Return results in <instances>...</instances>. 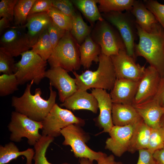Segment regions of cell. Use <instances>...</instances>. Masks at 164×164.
I'll return each mask as SVG.
<instances>
[{"instance_id":"d6986e66","label":"cell","mask_w":164,"mask_h":164,"mask_svg":"<svg viewBox=\"0 0 164 164\" xmlns=\"http://www.w3.org/2000/svg\"><path fill=\"white\" fill-rule=\"evenodd\" d=\"M60 106L69 110H87L94 113H97L98 109L97 101L91 93L79 90L67 98Z\"/></svg>"},{"instance_id":"ac0fdd59","label":"cell","mask_w":164,"mask_h":164,"mask_svg":"<svg viewBox=\"0 0 164 164\" xmlns=\"http://www.w3.org/2000/svg\"><path fill=\"white\" fill-rule=\"evenodd\" d=\"M130 12L134 17L136 24L148 33L154 32L162 26L152 13L145 7L143 1L134 0Z\"/></svg>"},{"instance_id":"d6a6232c","label":"cell","mask_w":164,"mask_h":164,"mask_svg":"<svg viewBox=\"0 0 164 164\" xmlns=\"http://www.w3.org/2000/svg\"><path fill=\"white\" fill-rule=\"evenodd\" d=\"M47 12L56 25L66 31H70L72 26V18L66 15L53 7Z\"/></svg>"},{"instance_id":"5b68a950","label":"cell","mask_w":164,"mask_h":164,"mask_svg":"<svg viewBox=\"0 0 164 164\" xmlns=\"http://www.w3.org/2000/svg\"><path fill=\"white\" fill-rule=\"evenodd\" d=\"M103 18L118 30L124 43L127 54L135 60V41L137 36V24L130 11L101 13Z\"/></svg>"},{"instance_id":"e0dca14e","label":"cell","mask_w":164,"mask_h":164,"mask_svg":"<svg viewBox=\"0 0 164 164\" xmlns=\"http://www.w3.org/2000/svg\"><path fill=\"white\" fill-rule=\"evenodd\" d=\"M139 81L116 79L110 94L113 103L133 105Z\"/></svg>"},{"instance_id":"2e32d148","label":"cell","mask_w":164,"mask_h":164,"mask_svg":"<svg viewBox=\"0 0 164 164\" xmlns=\"http://www.w3.org/2000/svg\"><path fill=\"white\" fill-rule=\"evenodd\" d=\"M91 91L97 101L100 111L97 122L103 128L102 132L108 133L114 126L112 116L113 103L110 94L101 89H93Z\"/></svg>"},{"instance_id":"3957f363","label":"cell","mask_w":164,"mask_h":164,"mask_svg":"<svg viewBox=\"0 0 164 164\" xmlns=\"http://www.w3.org/2000/svg\"><path fill=\"white\" fill-rule=\"evenodd\" d=\"M78 90L87 91L91 88L111 90L116 77L110 56L101 53L99 65L94 71L87 70L80 74L73 71Z\"/></svg>"},{"instance_id":"f546056e","label":"cell","mask_w":164,"mask_h":164,"mask_svg":"<svg viewBox=\"0 0 164 164\" xmlns=\"http://www.w3.org/2000/svg\"><path fill=\"white\" fill-rule=\"evenodd\" d=\"M32 50L47 61L51 55L53 48L47 29L39 38L36 42L31 47Z\"/></svg>"},{"instance_id":"ffe728a7","label":"cell","mask_w":164,"mask_h":164,"mask_svg":"<svg viewBox=\"0 0 164 164\" xmlns=\"http://www.w3.org/2000/svg\"><path fill=\"white\" fill-rule=\"evenodd\" d=\"M145 122L152 128L159 127L164 107L153 98L141 104L133 105Z\"/></svg>"},{"instance_id":"8fae6325","label":"cell","mask_w":164,"mask_h":164,"mask_svg":"<svg viewBox=\"0 0 164 164\" xmlns=\"http://www.w3.org/2000/svg\"><path fill=\"white\" fill-rule=\"evenodd\" d=\"M26 28L12 25L2 34L0 39V51L12 57L18 56L31 48Z\"/></svg>"},{"instance_id":"1f68e13d","label":"cell","mask_w":164,"mask_h":164,"mask_svg":"<svg viewBox=\"0 0 164 164\" xmlns=\"http://www.w3.org/2000/svg\"><path fill=\"white\" fill-rule=\"evenodd\" d=\"M19 84L15 73L3 74L0 76V96L4 97L18 90Z\"/></svg>"},{"instance_id":"4dcf8cb0","label":"cell","mask_w":164,"mask_h":164,"mask_svg":"<svg viewBox=\"0 0 164 164\" xmlns=\"http://www.w3.org/2000/svg\"><path fill=\"white\" fill-rule=\"evenodd\" d=\"M54 138L51 137L42 135L40 139L34 145L35 154L33 158L34 164H52L47 160L46 154L50 144L54 140ZM62 164H70L63 163Z\"/></svg>"},{"instance_id":"c3c4849f","label":"cell","mask_w":164,"mask_h":164,"mask_svg":"<svg viewBox=\"0 0 164 164\" xmlns=\"http://www.w3.org/2000/svg\"><path fill=\"white\" fill-rule=\"evenodd\" d=\"M115 164H124L121 162H116Z\"/></svg>"},{"instance_id":"4316f807","label":"cell","mask_w":164,"mask_h":164,"mask_svg":"<svg viewBox=\"0 0 164 164\" xmlns=\"http://www.w3.org/2000/svg\"><path fill=\"white\" fill-rule=\"evenodd\" d=\"M72 24L70 32L78 44L80 45L91 32V27L84 21L81 14L76 12L72 17Z\"/></svg>"},{"instance_id":"e575fe53","label":"cell","mask_w":164,"mask_h":164,"mask_svg":"<svg viewBox=\"0 0 164 164\" xmlns=\"http://www.w3.org/2000/svg\"><path fill=\"white\" fill-rule=\"evenodd\" d=\"M143 2L146 8L152 13L164 29V5L154 0H144Z\"/></svg>"},{"instance_id":"ba28073f","label":"cell","mask_w":164,"mask_h":164,"mask_svg":"<svg viewBox=\"0 0 164 164\" xmlns=\"http://www.w3.org/2000/svg\"><path fill=\"white\" fill-rule=\"evenodd\" d=\"M7 127L10 132L9 139L12 142H19L25 137L29 145L34 146L42 136L39 132L42 128V121L33 120L15 111L11 113Z\"/></svg>"},{"instance_id":"cb8c5ba5","label":"cell","mask_w":164,"mask_h":164,"mask_svg":"<svg viewBox=\"0 0 164 164\" xmlns=\"http://www.w3.org/2000/svg\"><path fill=\"white\" fill-rule=\"evenodd\" d=\"M35 154L34 149L29 148L23 151H20L12 142L0 145V164H6L20 156L26 158V164H32V160Z\"/></svg>"},{"instance_id":"83f0119b","label":"cell","mask_w":164,"mask_h":164,"mask_svg":"<svg viewBox=\"0 0 164 164\" xmlns=\"http://www.w3.org/2000/svg\"><path fill=\"white\" fill-rule=\"evenodd\" d=\"M134 0H98L100 13L130 11Z\"/></svg>"},{"instance_id":"7bdbcfd3","label":"cell","mask_w":164,"mask_h":164,"mask_svg":"<svg viewBox=\"0 0 164 164\" xmlns=\"http://www.w3.org/2000/svg\"><path fill=\"white\" fill-rule=\"evenodd\" d=\"M153 155L157 164H164V147L155 151Z\"/></svg>"},{"instance_id":"277c9868","label":"cell","mask_w":164,"mask_h":164,"mask_svg":"<svg viewBox=\"0 0 164 164\" xmlns=\"http://www.w3.org/2000/svg\"><path fill=\"white\" fill-rule=\"evenodd\" d=\"M80 46L70 32L67 31L47 60L50 68L60 67L68 72L79 70Z\"/></svg>"},{"instance_id":"7dc6e473","label":"cell","mask_w":164,"mask_h":164,"mask_svg":"<svg viewBox=\"0 0 164 164\" xmlns=\"http://www.w3.org/2000/svg\"><path fill=\"white\" fill-rule=\"evenodd\" d=\"M159 126L164 129V113L162 115L160 121Z\"/></svg>"},{"instance_id":"b9f144b4","label":"cell","mask_w":164,"mask_h":164,"mask_svg":"<svg viewBox=\"0 0 164 164\" xmlns=\"http://www.w3.org/2000/svg\"><path fill=\"white\" fill-rule=\"evenodd\" d=\"M153 98L161 106L164 105V77L161 78L157 92Z\"/></svg>"},{"instance_id":"9a60e30c","label":"cell","mask_w":164,"mask_h":164,"mask_svg":"<svg viewBox=\"0 0 164 164\" xmlns=\"http://www.w3.org/2000/svg\"><path fill=\"white\" fill-rule=\"evenodd\" d=\"M161 78L159 72L154 67L149 66L145 68L139 80L133 105L153 98L157 92Z\"/></svg>"},{"instance_id":"ab89813d","label":"cell","mask_w":164,"mask_h":164,"mask_svg":"<svg viewBox=\"0 0 164 164\" xmlns=\"http://www.w3.org/2000/svg\"><path fill=\"white\" fill-rule=\"evenodd\" d=\"M52 7V0H36L28 16L34 14L47 12Z\"/></svg>"},{"instance_id":"bcb514c9","label":"cell","mask_w":164,"mask_h":164,"mask_svg":"<svg viewBox=\"0 0 164 164\" xmlns=\"http://www.w3.org/2000/svg\"><path fill=\"white\" fill-rule=\"evenodd\" d=\"M80 164H94L93 161L85 158H80L79 160Z\"/></svg>"},{"instance_id":"d590c367","label":"cell","mask_w":164,"mask_h":164,"mask_svg":"<svg viewBox=\"0 0 164 164\" xmlns=\"http://www.w3.org/2000/svg\"><path fill=\"white\" fill-rule=\"evenodd\" d=\"M13 57L0 51V73L11 74L14 73L15 70Z\"/></svg>"},{"instance_id":"44dd1931","label":"cell","mask_w":164,"mask_h":164,"mask_svg":"<svg viewBox=\"0 0 164 164\" xmlns=\"http://www.w3.org/2000/svg\"><path fill=\"white\" fill-rule=\"evenodd\" d=\"M52 20L47 12L34 14L28 16L25 25L31 47L37 41Z\"/></svg>"},{"instance_id":"f1b7e54d","label":"cell","mask_w":164,"mask_h":164,"mask_svg":"<svg viewBox=\"0 0 164 164\" xmlns=\"http://www.w3.org/2000/svg\"><path fill=\"white\" fill-rule=\"evenodd\" d=\"M36 0H18L14 12L13 25H25L29 11Z\"/></svg>"},{"instance_id":"836d02e7","label":"cell","mask_w":164,"mask_h":164,"mask_svg":"<svg viewBox=\"0 0 164 164\" xmlns=\"http://www.w3.org/2000/svg\"><path fill=\"white\" fill-rule=\"evenodd\" d=\"M164 147V129L160 126L152 128L147 149L152 154Z\"/></svg>"},{"instance_id":"681fc988","label":"cell","mask_w":164,"mask_h":164,"mask_svg":"<svg viewBox=\"0 0 164 164\" xmlns=\"http://www.w3.org/2000/svg\"><path fill=\"white\" fill-rule=\"evenodd\" d=\"M163 107H164V105L163 106Z\"/></svg>"},{"instance_id":"30bf717a","label":"cell","mask_w":164,"mask_h":164,"mask_svg":"<svg viewBox=\"0 0 164 164\" xmlns=\"http://www.w3.org/2000/svg\"><path fill=\"white\" fill-rule=\"evenodd\" d=\"M61 134L64 138L62 144L70 146L76 158L97 161L105 154L95 152L87 145L86 143L89 139V136L79 125L71 124L63 129Z\"/></svg>"},{"instance_id":"7402d4cb","label":"cell","mask_w":164,"mask_h":164,"mask_svg":"<svg viewBox=\"0 0 164 164\" xmlns=\"http://www.w3.org/2000/svg\"><path fill=\"white\" fill-rule=\"evenodd\" d=\"M114 125L124 126L137 122L142 118L133 105L113 103L112 111Z\"/></svg>"},{"instance_id":"ee69618b","label":"cell","mask_w":164,"mask_h":164,"mask_svg":"<svg viewBox=\"0 0 164 164\" xmlns=\"http://www.w3.org/2000/svg\"><path fill=\"white\" fill-rule=\"evenodd\" d=\"M97 162V164H115L116 162L114 155H108L105 153Z\"/></svg>"},{"instance_id":"603a6c76","label":"cell","mask_w":164,"mask_h":164,"mask_svg":"<svg viewBox=\"0 0 164 164\" xmlns=\"http://www.w3.org/2000/svg\"><path fill=\"white\" fill-rule=\"evenodd\" d=\"M80 61L81 65L85 69H88L93 62H99V56L101 53L100 46L94 42L91 36H87L80 46Z\"/></svg>"},{"instance_id":"52a82bcc","label":"cell","mask_w":164,"mask_h":164,"mask_svg":"<svg viewBox=\"0 0 164 164\" xmlns=\"http://www.w3.org/2000/svg\"><path fill=\"white\" fill-rule=\"evenodd\" d=\"M91 37L99 45L101 53L109 56L117 55L126 50L124 41L117 29L104 19L97 21Z\"/></svg>"},{"instance_id":"7c38bea8","label":"cell","mask_w":164,"mask_h":164,"mask_svg":"<svg viewBox=\"0 0 164 164\" xmlns=\"http://www.w3.org/2000/svg\"><path fill=\"white\" fill-rule=\"evenodd\" d=\"M139 121L124 126L114 125L108 133L110 137L106 141L105 149L119 157L128 151L135 129Z\"/></svg>"},{"instance_id":"60d3db41","label":"cell","mask_w":164,"mask_h":164,"mask_svg":"<svg viewBox=\"0 0 164 164\" xmlns=\"http://www.w3.org/2000/svg\"><path fill=\"white\" fill-rule=\"evenodd\" d=\"M139 157L136 164H157L153 154L147 149L139 150Z\"/></svg>"},{"instance_id":"6da1fadb","label":"cell","mask_w":164,"mask_h":164,"mask_svg":"<svg viewBox=\"0 0 164 164\" xmlns=\"http://www.w3.org/2000/svg\"><path fill=\"white\" fill-rule=\"evenodd\" d=\"M34 83V81L32 80L27 84L23 94L20 97H12V106L15 111L34 121H42L56 104V92L50 84V96L45 100L41 97L40 88L36 89L34 94H31V88Z\"/></svg>"},{"instance_id":"5bb4252c","label":"cell","mask_w":164,"mask_h":164,"mask_svg":"<svg viewBox=\"0 0 164 164\" xmlns=\"http://www.w3.org/2000/svg\"><path fill=\"white\" fill-rule=\"evenodd\" d=\"M45 77L49 79L50 84L58 90L59 99L62 103L77 91L75 78L62 68H50L46 71Z\"/></svg>"},{"instance_id":"9c48e42d","label":"cell","mask_w":164,"mask_h":164,"mask_svg":"<svg viewBox=\"0 0 164 164\" xmlns=\"http://www.w3.org/2000/svg\"><path fill=\"white\" fill-rule=\"evenodd\" d=\"M42 122V135L54 138L60 135L61 131L71 124L80 126L85 124L84 119L75 116L70 110L61 108L56 103Z\"/></svg>"},{"instance_id":"d4e9b609","label":"cell","mask_w":164,"mask_h":164,"mask_svg":"<svg viewBox=\"0 0 164 164\" xmlns=\"http://www.w3.org/2000/svg\"><path fill=\"white\" fill-rule=\"evenodd\" d=\"M151 129L142 119L140 120L135 129L128 151L133 153L140 149H147Z\"/></svg>"},{"instance_id":"8992f818","label":"cell","mask_w":164,"mask_h":164,"mask_svg":"<svg viewBox=\"0 0 164 164\" xmlns=\"http://www.w3.org/2000/svg\"><path fill=\"white\" fill-rule=\"evenodd\" d=\"M20 60L15 63L14 73L19 84L34 81L38 84L45 77L47 61L32 50L22 53Z\"/></svg>"},{"instance_id":"74e56055","label":"cell","mask_w":164,"mask_h":164,"mask_svg":"<svg viewBox=\"0 0 164 164\" xmlns=\"http://www.w3.org/2000/svg\"><path fill=\"white\" fill-rule=\"evenodd\" d=\"M53 7L66 15L72 18L76 12L71 0H52Z\"/></svg>"},{"instance_id":"7a4b0ae2","label":"cell","mask_w":164,"mask_h":164,"mask_svg":"<svg viewBox=\"0 0 164 164\" xmlns=\"http://www.w3.org/2000/svg\"><path fill=\"white\" fill-rule=\"evenodd\" d=\"M138 43L135 44V57H143L159 73L164 77V29L161 26L151 33L142 29L137 24Z\"/></svg>"},{"instance_id":"484cf974","label":"cell","mask_w":164,"mask_h":164,"mask_svg":"<svg viewBox=\"0 0 164 164\" xmlns=\"http://www.w3.org/2000/svg\"><path fill=\"white\" fill-rule=\"evenodd\" d=\"M74 5L92 25L96 21L104 19L100 12L97 3L98 0H72Z\"/></svg>"},{"instance_id":"f6af8a7d","label":"cell","mask_w":164,"mask_h":164,"mask_svg":"<svg viewBox=\"0 0 164 164\" xmlns=\"http://www.w3.org/2000/svg\"><path fill=\"white\" fill-rule=\"evenodd\" d=\"M11 25V22L7 18L2 17L0 20V33L2 34L6 29L10 28Z\"/></svg>"},{"instance_id":"4fadbf2b","label":"cell","mask_w":164,"mask_h":164,"mask_svg":"<svg viewBox=\"0 0 164 164\" xmlns=\"http://www.w3.org/2000/svg\"><path fill=\"white\" fill-rule=\"evenodd\" d=\"M110 57L117 79L140 80L143 75L145 67V66L136 63L135 59L129 56L126 50H121L117 55Z\"/></svg>"},{"instance_id":"8d00e7d4","label":"cell","mask_w":164,"mask_h":164,"mask_svg":"<svg viewBox=\"0 0 164 164\" xmlns=\"http://www.w3.org/2000/svg\"><path fill=\"white\" fill-rule=\"evenodd\" d=\"M18 0H1L0 2V18L5 17L13 22L14 12Z\"/></svg>"},{"instance_id":"f35d334b","label":"cell","mask_w":164,"mask_h":164,"mask_svg":"<svg viewBox=\"0 0 164 164\" xmlns=\"http://www.w3.org/2000/svg\"><path fill=\"white\" fill-rule=\"evenodd\" d=\"M47 29L54 49L67 31L59 27L53 21L49 25Z\"/></svg>"}]
</instances>
